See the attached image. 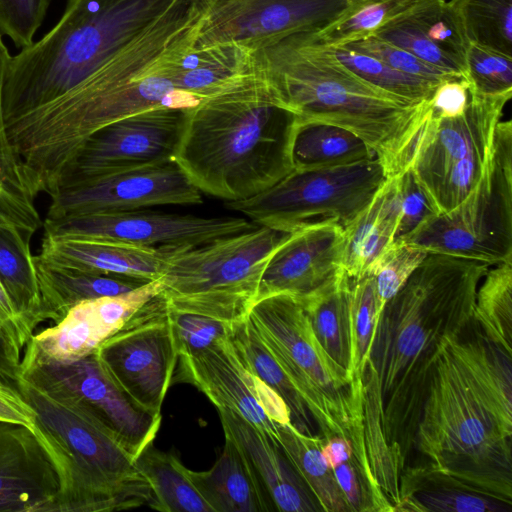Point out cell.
Here are the masks:
<instances>
[{
    "label": "cell",
    "mask_w": 512,
    "mask_h": 512,
    "mask_svg": "<svg viewBox=\"0 0 512 512\" xmlns=\"http://www.w3.org/2000/svg\"><path fill=\"white\" fill-rule=\"evenodd\" d=\"M206 0H176L144 32L65 95L6 126L26 174L54 192L80 147L97 130L159 106L188 109L199 101L175 87L176 65L195 41Z\"/></svg>",
    "instance_id": "obj_1"
},
{
    "label": "cell",
    "mask_w": 512,
    "mask_h": 512,
    "mask_svg": "<svg viewBox=\"0 0 512 512\" xmlns=\"http://www.w3.org/2000/svg\"><path fill=\"white\" fill-rule=\"evenodd\" d=\"M489 267L428 253L381 312L369 361L380 391L383 435L400 473L413 449L437 358L445 340L472 320L476 292Z\"/></svg>",
    "instance_id": "obj_2"
},
{
    "label": "cell",
    "mask_w": 512,
    "mask_h": 512,
    "mask_svg": "<svg viewBox=\"0 0 512 512\" xmlns=\"http://www.w3.org/2000/svg\"><path fill=\"white\" fill-rule=\"evenodd\" d=\"M255 66L298 123L321 122L359 136L387 178L406 171L430 117L429 100L414 103L357 76L299 33L255 52Z\"/></svg>",
    "instance_id": "obj_3"
},
{
    "label": "cell",
    "mask_w": 512,
    "mask_h": 512,
    "mask_svg": "<svg viewBox=\"0 0 512 512\" xmlns=\"http://www.w3.org/2000/svg\"><path fill=\"white\" fill-rule=\"evenodd\" d=\"M297 124L255 66L186 110L174 161L201 193L245 200L292 172Z\"/></svg>",
    "instance_id": "obj_4"
},
{
    "label": "cell",
    "mask_w": 512,
    "mask_h": 512,
    "mask_svg": "<svg viewBox=\"0 0 512 512\" xmlns=\"http://www.w3.org/2000/svg\"><path fill=\"white\" fill-rule=\"evenodd\" d=\"M176 0H69L56 25L11 57L5 127L75 88L161 17Z\"/></svg>",
    "instance_id": "obj_5"
},
{
    "label": "cell",
    "mask_w": 512,
    "mask_h": 512,
    "mask_svg": "<svg viewBox=\"0 0 512 512\" xmlns=\"http://www.w3.org/2000/svg\"><path fill=\"white\" fill-rule=\"evenodd\" d=\"M18 390L36 412L35 430L54 453L61 488L53 512H111L156 497L134 457L116 435L76 398L20 378Z\"/></svg>",
    "instance_id": "obj_6"
},
{
    "label": "cell",
    "mask_w": 512,
    "mask_h": 512,
    "mask_svg": "<svg viewBox=\"0 0 512 512\" xmlns=\"http://www.w3.org/2000/svg\"><path fill=\"white\" fill-rule=\"evenodd\" d=\"M447 339L429 383L413 448L436 469L512 503L511 437L477 394Z\"/></svg>",
    "instance_id": "obj_7"
},
{
    "label": "cell",
    "mask_w": 512,
    "mask_h": 512,
    "mask_svg": "<svg viewBox=\"0 0 512 512\" xmlns=\"http://www.w3.org/2000/svg\"><path fill=\"white\" fill-rule=\"evenodd\" d=\"M291 234L256 225L195 246H161L162 294L175 311L235 322L249 314L267 264Z\"/></svg>",
    "instance_id": "obj_8"
},
{
    "label": "cell",
    "mask_w": 512,
    "mask_h": 512,
    "mask_svg": "<svg viewBox=\"0 0 512 512\" xmlns=\"http://www.w3.org/2000/svg\"><path fill=\"white\" fill-rule=\"evenodd\" d=\"M248 315L304 400L323 440L339 435L352 444L366 443L363 398L354 396L347 370L320 345L299 299L288 293L266 296Z\"/></svg>",
    "instance_id": "obj_9"
},
{
    "label": "cell",
    "mask_w": 512,
    "mask_h": 512,
    "mask_svg": "<svg viewBox=\"0 0 512 512\" xmlns=\"http://www.w3.org/2000/svg\"><path fill=\"white\" fill-rule=\"evenodd\" d=\"M396 241L488 265L512 261L510 120L497 124L490 157L468 195L452 210L429 217Z\"/></svg>",
    "instance_id": "obj_10"
},
{
    "label": "cell",
    "mask_w": 512,
    "mask_h": 512,
    "mask_svg": "<svg viewBox=\"0 0 512 512\" xmlns=\"http://www.w3.org/2000/svg\"><path fill=\"white\" fill-rule=\"evenodd\" d=\"M386 180L377 158L329 168L292 170L270 188L227 206L256 225L289 233L321 223L345 228Z\"/></svg>",
    "instance_id": "obj_11"
},
{
    "label": "cell",
    "mask_w": 512,
    "mask_h": 512,
    "mask_svg": "<svg viewBox=\"0 0 512 512\" xmlns=\"http://www.w3.org/2000/svg\"><path fill=\"white\" fill-rule=\"evenodd\" d=\"M512 94L470 89L466 109L452 117L431 115L408 169L437 214L455 208L476 185L492 152L497 124Z\"/></svg>",
    "instance_id": "obj_12"
},
{
    "label": "cell",
    "mask_w": 512,
    "mask_h": 512,
    "mask_svg": "<svg viewBox=\"0 0 512 512\" xmlns=\"http://www.w3.org/2000/svg\"><path fill=\"white\" fill-rule=\"evenodd\" d=\"M95 353L109 375L137 403L161 413L179 357L171 308L162 292L142 306Z\"/></svg>",
    "instance_id": "obj_13"
},
{
    "label": "cell",
    "mask_w": 512,
    "mask_h": 512,
    "mask_svg": "<svg viewBox=\"0 0 512 512\" xmlns=\"http://www.w3.org/2000/svg\"><path fill=\"white\" fill-rule=\"evenodd\" d=\"M366 0H206L194 46L236 43L254 52L299 33H316Z\"/></svg>",
    "instance_id": "obj_14"
},
{
    "label": "cell",
    "mask_w": 512,
    "mask_h": 512,
    "mask_svg": "<svg viewBox=\"0 0 512 512\" xmlns=\"http://www.w3.org/2000/svg\"><path fill=\"white\" fill-rule=\"evenodd\" d=\"M20 378L79 400L116 435L134 459L154 442L160 428L161 413L146 409L125 392L95 352L68 363L21 360Z\"/></svg>",
    "instance_id": "obj_15"
},
{
    "label": "cell",
    "mask_w": 512,
    "mask_h": 512,
    "mask_svg": "<svg viewBox=\"0 0 512 512\" xmlns=\"http://www.w3.org/2000/svg\"><path fill=\"white\" fill-rule=\"evenodd\" d=\"M50 196L46 219L202 203L201 192L174 160L80 178Z\"/></svg>",
    "instance_id": "obj_16"
},
{
    "label": "cell",
    "mask_w": 512,
    "mask_h": 512,
    "mask_svg": "<svg viewBox=\"0 0 512 512\" xmlns=\"http://www.w3.org/2000/svg\"><path fill=\"white\" fill-rule=\"evenodd\" d=\"M44 235L161 247L195 246L256 226L240 217L134 210L45 219Z\"/></svg>",
    "instance_id": "obj_17"
},
{
    "label": "cell",
    "mask_w": 512,
    "mask_h": 512,
    "mask_svg": "<svg viewBox=\"0 0 512 512\" xmlns=\"http://www.w3.org/2000/svg\"><path fill=\"white\" fill-rule=\"evenodd\" d=\"M186 110L154 107L97 130L80 147L56 189L88 176L174 160Z\"/></svg>",
    "instance_id": "obj_18"
},
{
    "label": "cell",
    "mask_w": 512,
    "mask_h": 512,
    "mask_svg": "<svg viewBox=\"0 0 512 512\" xmlns=\"http://www.w3.org/2000/svg\"><path fill=\"white\" fill-rule=\"evenodd\" d=\"M176 381L192 384L217 409L232 411L278 440V427L291 423L284 400L241 360L228 333L193 355H180Z\"/></svg>",
    "instance_id": "obj_19"
},
{
    "label": "cell",
    "mask_w": 512,
    "mask_h": 512,
    "mask_svg": "<svg viewBox=\"0 0 512 512\" xmlns=\"http://www.w3.org/2000/svg\"><path fill=\"white\" fill-rule=\"evenodd\" d=\"M161 292L158 278L120 295L79 302L54 326L34 334L21 360L68 363L84 358Z\"/></svg>",
    "instance_id": "obj_20"
},
{
    "label": "cell",
    "mask_w": 512,
    "mask_h": 512,
    "mask_svg": "<svg viewBox=\"0 0 512 512\" xmlns=\"http://www.w3.org/2000/svg\"><path fill=\"white\" fill-rule=\"evenodd\" d=\"M60 488L58 461L42 436L0 421V511L53 512Z\"/></svg>",
    "instance_id": "obj_21"
},
{
    "label": "cell",
    "mask_w": 512,
    "mask_h": 512,
    "mask_svg": "<svg viewBox=\"0 0 512 512\" xmlns=\"http://www.w3.org/2000/svg\"><path fill=\"white\" fill-rule=\"evenodd\" d=\"M344 228L321 223L293 232L274 253L259 285L257 300L278 293L302 297L342 270Z\"/></svg>",
    "instance_id": "obj_22"
},
{
    "label": "cell",
    "mask_w": 512,
    "mask_h": 512,
    "mask_svg": "<svg viewBox=\"0 0 512 512\" xmlns=\"http://www.w3.org/2000/svg\"><path fill=\"white\" fill-rule=\"evenodd\" d=\"M225 435L246 459L270 511H322L278 440L259 431L238 414L218 409Z\"/></svg>",
    "instance_id": "obj_23"
},
{
    "label": "cell",
    "mask_w": 512,
    "mask_h": 512,
    "mask_svg": "<svg viewBox=\"0 0 512 512\" xmlns=\"http://www.w3.org/2000/svg\"><path fill=\"white\" fill-rule=\"evenodd\" d=\"M37 257L58 267L145 281L158 279L164 262L162 247L46 235Z\"/></svg>",
    "instance_id": "obj_24"
},
{
    "label": "cell",
    "mask_w": 512,
    "mask_h": 512,
    "mask_svg": "<svg viewBox=\"0 0 512 512\" xmlns=\"http://www.w3.org/2000/svg\"><path fill=\"white\" fill-rule=\"evenodd\" d=\"M447 343L502 431L512 437V355L488 339L473 318Z\"/></svg>",
    "instance_id": "obj_25"
},
{
    "label": "cell",
    "mask_w": 512,
    "mask_h": 512,
    "mask_svg": "<svg viewBox=\"0 0 512 512\" xmlns=\"http://www.w3.org/2000/svg\"><path fill=\"white\" fill-rule=\"evenodd\" d=\"M403 511L512 512V503L424 462L401 472L395 512Z\"/></svg>",
    "instance_id": "obj_26"
},
{
    "label": "cell",
    "mask_w": 512,
    "mask_h": 512,
    "mask_svg": "<svg viewBox=\"0 0 512 512\" xmlns=\"http://www.w3.org/2000/svg\"><path fill=\"white\" fill-rule=\"evenodd\" d=\"M397 176L387 178L370 203L344 228L341 266L351 279L365 276L395 240L400 212Z\"/></svg>",
    "instance_id": "obj_27"
},
{
    "label": "cell",
    "mask_w": 512,
    "mask_h": 512,
    "mask_svg": "<svg viewBox=\"0 0 512 512\" xmlns=\"http://www.w3.org/2000/svg\"><path fill=\"white\" fill-rule=\"evenodd\" d=\"M223 450L207 471L190 478L213 512H269L258 483L235 442L225 435Z\"/></svg>",
    "instance_id": "obj_28"
},
{
    "label": "cell",
    "mask_w": 512,
    "mask_h": 512,
    "mask_svg": "<svg viewBox=\"0 0 512 512\" xmlns=\"http://www.w3.org/2000/svg\"><path fill=\"white\" fill-rule=\"evenodd\" d=\"M255 69V52L236 43L194 44L179 58L176 89L198 101Z\"/></svg>",
    "instance_id": "obj_29"
},
{
    "label": "cell",
    "mask_w": 512,
    "mask_h": 512,
    "mask_svg": "<svg viewBox=\"0 0 512 512\" xmlns=\"http://www.w3.org/2000/svg\"><path fill=\"white\" fill-rule=\"evenodd\" d=\"M46 321H60L79 302L116 296L149 282L50 265L34 256Z\"/></svg>",
    "instance_id": "obj_30"
},
{
    "label": "cell",
    "mask_w": 512,
    "mask_h": 512,
    "mask_svg": "<svg viewBox=\"0 0 512 512\" xmlns=\"http://www.w3.org/2000/svg\"><path fill=\"white\" fill-rule=\"evenodd\" d=\"M32 236L15 223L0 218V282L15 309L34 333L46 318L30 249Z\"/></svg>",
    "instance_id": "obj_31"
},
{
    "label": "cell",
    "mask_w": 512,
    "mask_h": 512,
    "mask_svg": "<svg viewBox=\"0 0 512 512\" xmlns=\"http://www.w3.org/2000/svg\"><path fill=\"white\" fill-rule=\"evenodd\" d=\"M350 288L351 278L342 271L317 290L297 297L320 345L347 372L351 350Z\"/></svg>",
    "instance_id": "obj_32"
},
{
    "label": "cell",
    "mask_w": 512,
    "mask_h": 512,
    "mask_svg": "<svg viewBox=\"0 0 512 512\" xmlns=\"http://www.w3.org/2000/svg\"><path fill=\"white\" fill-rule=\"evenodd\" d=\"M228 337L244 364L284 400L291 424L301 433L314 435V421L304 400L264 344L249 315L228 324Z\"/></svg>",
    "instance_id": "obj_33"
},
{
    "label": "cell",
    "mask_w": 512,
    "mask_h": 512,
    "mask_svg": "<svg viewBox=\"0 0 512 512\" xmlns=\"http://www.w3.org/2000/svg\"><path fill=\"white\" fill-rule=\"evenodd\" d=\"M0 35V218L34 234L41 226L35 207L37 193L13 149L4 124L2 93L11 55Z\"/></svg>",
    "instance_id": "obj_34"
},
{
    "label": "cell",
    "mask_w": 512,
    "mask_h": 512,
    "mask_svg": "<svg viewBox=\"0 0 512 512\" xmlns=\"http://www.w3.org/2000/svg\"><path fill=\"white\" fill-rule=\"evenodd\" d=\"M291 156L293 170L336 167L376 158L355 133L321 122L297 124Z\"/></svg>",
    "instance_id": "obj_35"
},
{
    "label": "cell",
    "mask_w": 512,
    "mask_h": 512,
    "mask_svg": "<svg viewBox=\"0 0 512 512\" xmlns=\"http://www.w3.org/2000/svg\"><path fill=\"white\" fill-rule=\"evenodd\" d=\"M278 441L324 512H350L332 469L327 465L320 435H307L291 423L278 427Z\"/></svg>",
    "instance_id": "obj_36"
},
{
    "label": "cell",
    "mask_w": 512,
    "mask_h": 512,
    "mask_svg": "<svg viewBox=\"0 0 512 512\" xmlns=\"http://www.w3.org/2000/svg\"><path fill=\"white\" fill-rule=\"evenodd\" d=\"M137 469L148 479L161 512H213L194 486L189 469L173 454L151 443L135 459Z\"/></svg>",
    "instance_id": "obj_37"
},
{
    "label": "cell",
    "mask_w": 512,
    "mask_h": 512,
    "mask_svg": "<svg viewBox=\"0 0 512 512\" xmlns=\"http://www.w3.org/2000/svg\"><path fill=\"white\" fill-rule=\"evenodd\" d=\"M473 319L488 339L512 355V261L487 270L476 292Z\"/></svg>",
    "instance_id": "obj_38"
},
{
    "label": "cell",
    "mask_w": 512,
    "mask_h": 512,
    "mask_svg": "<svg viewBox=\"0 0 512 512\" xmlns=\"http://www.w3.org/2000/svg\"><path fill=\"white\" fill-rule=\"evenodd\" d=\"M381 311L371 275L351 279L350 366L348 370L355 397H363L364 377L375 328Z\"/></svg>",
    "instance_id": "obj_39"
},
{
    "label": "cell",
    "mask_w": 512,
    "mask_h": 512,
    "mask_svg": "<svg viewBox=\"0 0 512 512\" xmlns=\"http://www.w3.org/2000/svg\"><path fill=\"white\" fill-rule=\"evenodd\" d=\"M468 43L512 55V0H449Z\"/></svg>",
    "instance_id": "obj_40"
},
{
    "label": "cell",
    "mask_w": 512,
    "mask_h": 512,
    "mask_svg": "<svg viewBox=\"0 0 512 512\" xmlns=\"http://www.w3.org/2000/svg\"><path fill=\"white\" fill-rule=\"evenodd\" d=\"M321 45L341 64L360 78L414 103L428 101L439 84L438 82L397 71L372 56L359 53L345 46Z\"/></svg>",
    "instance_id": "obj_41"
},
{
    "label": "cell",
    "mask_w": 512,
    "mask_h": 512,
    "mask_svg": "<svg viewBox=\"0 0 512 512\" xmlns=\"http://www.w3.org/2000/svg\"><path fill=\"white\" fill-rule=\"evenodd\" d=\"M420 0H366L360 7L322 30L311 33L326 46H342L366 38L413 8Z\"/></svg>",
    "instance_id": "obj_42"
},
{
    "label": "cell",
    "mask_w": 512,
    "mask_h": 512,
    "mask_svg": "<svg viewBox=\"0 0 512 512\" xmlns=\"http://www.w3.org/2000/svg\"><path fill=\"white\" fill-rule=\"evenodd\" d=\"M427 255L422 248L395 241L373 262L366 275L373 277L381 312Z\"/></svg>",
    "instance_id": "obj_43"
},
{
    "label": "cell",
    "mask_w": 512,
    "mask_h": 512,
    "mask_svg": "<svg viewBox=\"0 0 512 512\" xmlns=\"http://www.w3.org/2000/svg\"><path fill=\"white\" fill-rule=\"evenodd\" d=\"M465 78L479 94H512V55L478 43H468Z\"/></svg>",
    "instance_id": "obj_44"
},
{
    "label": "cell",
    "mask_w": 512,
    "mask_h": 512,
    "mask_svg": "<svg viewBox=\"0 0 512 512\" xmlns=\"http://www.w3.org/2000/svg\"><path fill=\"white\" fill-rule=\"evenodd\" d=\"M371 36L400 47L448 74L465 77V66L428 40L406 17V12Z\"/></svg>",
    "instance_id": "obj_45"
},
{
    "label": "cell",
    "mask_w": 512,
    "mask_h": 512,
    "mask_svg": "<svg viewBox=\"0 0 512 512\" xmlns=\"http://www.w3.org/2000/svg\"><path fill=\"white\" fill-rule=\"evenodd\" d=\"M50 0H0V35L17 48L34 42V36L47 13Z\"/></svg>",
    "instance_id": "obj_46"
},
{
    "label": "cell",
    "mask_w": 512,
    "mask_h": 512,
    "mask_svg": "<svg viewBox=\"0 0 512 512\" xmlns=\"http://www.w3.org/2000/svg\"><path fill=\"white\" fill-rule=\"evenodd\" d=\"M342 46L372 56L397 71L430 81L440 83L446 79L461 77L448 74L420 60L408 51L373 36Z\"/></svg>",
    "instance_id": "obj_47"
},
{
    "label": "cell",
    "mask_w": 512,
    "mask_h": 512,
    "mask_svg": "<svg viewBox=\"0 0 512 512\" xmlns=\"http://www.w3.org/2000/svg\"><path fill=\"white\" fill-rule=\"evenodd\" d=\"M171 315L178 356L196 354L228 333V324L214 318L172 308Z\"/></svg>",
    "instance_id": "obj_48"
},
{
    "label": "cell",
    "mask_w": 512,
    "mask_h": 512,
    "mask_svg": "<svg viewBox=\"0 0 512 512\" xmlns=\"http://www.w3.org/2000/svg\"><path fill=\"white\" fill-rule=\"evenodd\" d=\"M397 187L400 212L394 241L409 234L423 221L437 214L410 169L397 176Z\"/></svg>",
    "instance_id": "obj_49"
},
{
    "label": "cell",
    "mask_w": 512,
    "mask_h": 512,
    "mask_svg": "<svg viewBox=\"0 0 512 512\" xmlns=\"http://www.w3.org/2000/svg\"><path fill=\"white\" fill-rule=\"evenodd\" d=\"M470 98V84L465 77H453L440 82L429 99L431 115L452 117L461 114Z\"/></svg>",
    "instance_id": "obj_50"
},
{
    "label": "cell",
    "mask_w": 512,
    "mask_h": 512,
    "mask_svg": "<svg viewBox=\"0 0 512 512\" xmlns=\"http://www.w3.org/2000/svg\"><path fill=\"white\" fill-rule=\"evenodd\" d=\"M0 421L36 427V412L15 387L0 383Z\"/></svg>",
    "instance_id": "obj_51"
},
{
    "label": "cell",
    "mask_w": 512,
    "mask_h": 512,
    "mask_svg": "<svg viewBox=\"0 0 512 512\" xmlns=\"http://www.w3.org/2000/svg\"><path fill=\"white\" fill-rule=\"evenodd\" d=\"M22 348L0 323V383L18 389Z\"/></svg>",
    "instance_id": "obj_52"
},
{
    "label": "cell",
    "mask_w": 512,
    "mask_h": 512,
    "mask_svg": "<svg viewBox=\"0 0 512 512\" xmlns=\"http://www.w3.org/2000/svg\"><path fill=\"white\" fill-rule=\"evenodd\" d=\"M0 323L17 341L22 350L34 333L28 328L22 317L12 304L8 294L0 282Z\"/></svg>",
    "instance_id": "obj_53"
},
{
    "label": "cell",
    "mask_w": 512,
    "mask_h": 512,
    "mask_svg": "<svg viewBox=\"0 0 512 512\" xmlns=\"http://www.w3.org/2000/svg\"><path fill=\"white\" fill-rule=\"evenodd\" d=\"M321 452L327 465L333 469L351 456L353 447L349 439L335 435L323 441Z\"/></svg>",
    "instance_id": "obj_54"
}]
</instances>
